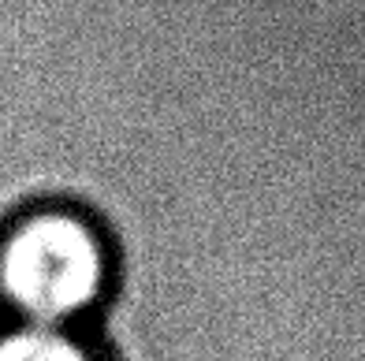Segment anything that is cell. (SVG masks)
<instances>
[{
    "mask_svg": "<svg viewBox=\"0 0 365 361\" xmlns=\"http://www.w3.org/2000/svg\"><path fill=\"white\" fill-rule=\"evenodd\" d=\"M0 361H108L82 328H41L23 320L0 324Z\"/></svg>",
    "mask_w": 365,
    "mask_h": 361,
    "instance_id": "obj_2",
    "label": "cell"
},
{
    "mask_svg": "<svg viewBox=\"0 0 365 361\" xmlns=\"http://www.w3.org/2000/svg\"><path fill=\"white\" fill-rule=\"evenodd\" d=\"M120 261L93 212L38 202L0 227V309L8 320L82 328L115 291Z\"/></svg>",
    "mask_w": 365,
    "mask_h": 361,
    "instance_id": "obj_1",
    "label": "cell"
}]
</instances>
